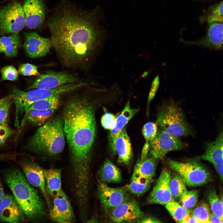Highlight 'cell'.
<instances>
[{
  "instance_id": "1",
  "label": "cell",
  "mask_w": 223,
  "mask_h": 223,
  "mask_svg": "<svg viewBox=\"0 0 223 223\" xmlns=\"http://www.w3.org/2000/svg\"><path fill=\"white\" fill-rule=\"evenodd\" d=\"M94 17L67 9L49 21L52 45L65 67H87L102 48L106 33Z\"/></svg>"
},
{
  "instance_id": "2",
  "label": "cell",
  "mask_w": 223,
  "mask_h": 223,
  "mask_svg": "<svg viewBox=\"0 0 223 223\" xmlns=\"http://www.w3.org/2000/svg\"><path fill=\"white\" fill-rule=\"evenodd\" d=\"M91 99L86 94L73 95L62 111L64 132L70 151L76 186L80 189L89 186L92 150L96 135Z\"/></svg>"
},
{
  "instance_id": "3",
  "label": "cell",
  "mask_w": 223,
  "mask_h": 223,
  "mask_svg": "<svg viewBox=\"0 0 223 223\" xmlns=\"http://www.w3.org/2000/svg\"><path fill=\"white\" fill-rule=\"evenodd\" d=\"M4 177L27 221H35L45 216L44 201L20 170L17 168L7 170L4 173Z\"/></svg>"
},
{
  "instance_id": "4",
  "label": "cell",
  "mask_w": 223,
  "mask_h": 223,
  "mask_svg": "<svg viewBox=\"0 0 223 223\" xmlns=\"http://www.w3.org/2000/svg\"><path fill=\"white\" fill-rule=\"evenodd\" d=\"M65 138L62 119L56 117L38 129L29 139L28 146L34 152L54 156L63 150Z\"/></svg>"
},
{
  "instance_id": "5",
  "label": "cell",
  "mask_w": 223,
  "mask_h": 223,
  "mask_svg": "<svg viewBox=\"0 0 223 223\" xmlns=\"http://www.w3.org/2000/svg\"><path fill=\"white\" fill-rule=\"evenodd\" d=\"M156 116V123L159 128L173 135L179 137L193 133L184 112L172 99L163 103Z\"/></svg>"
},
{
  "instance_id": "6",
  "label": "cell",
  "mask_w": 223,
  "mask_h": 223,
  "mask_svg": "<svg viewBox=\"0 0 223 223\" xmlns=\"http://www.w3.org/2000/svg\"><path fill=\"white\" fill-rule=\"evenodd\" d=\"M80 83H71L52 89H35L24 91L14 88L11 95L15 105L16 116L23 112L24 108L32 103L41 100L56 96H61L70 93L81 87Z\"/></svg>"
},
{
  "instance_id": "7",
  "label": "cell",
  "mask_w": 223,
  "mask_h": 223,
  "mask_svg": "<svg viewBox=\"0 0 223 223\" xmlns=\"http://www.w3.org/2000/svg\"><path fill=\"white\" fill-rule=\"evenodd\" d=\"M167 162L169 167L180 176L186 185L200 186L210 179L208 171L196 161L180 162L167 159Z\"/></svg>"
},
{
  "instance_id": "8",
  "label": "cell",
  "mask_w": 223,
  "mask_h": 223,
  "mask_svg": "<svg viewBox=\"0 0 223 223\" xmlns=\"http://www.w3.org/2000/svg\"><path fill=\"white\" fill-rule=\"evenodd\" d=\"M26 25L22 6L14 2L0 10V32L5 33H17Z\"/></svg>"
},
{
  "instance_id": "9",
  "label": "cell",
  "mask_w": 223,
  "mask_h": 223,
  "mask_svg": "<svg viewBox=\"0 0 223 223\" xmlns=\"http://www.w3.org/2000/svg\"><path fill=\"white\" fill-rule=\"evenodd\" d=\"M186 146L179 137L159 128L155 137L149 143V151L151 156L158 159L170 151L180 150Z\"/></svg>"
},
{
  "instance_id": "10",
  "label": "cell",
  "mask_w": 223,
  "mask_h": 223,
  "mask_svg": "<svg viewBox=\"0 0 223 223\" xmlns=\"http://www.w3.org/2000/svg\"><path fill=\"white\" fill-rule=\"evenodd\" d=\"M79 82L77 76L68 72L50 71L40 75L29 88L52 89Z\"/></svg>"
},
{
  "instance_id": "11",
  "label": "cell",
  "mask_w": 223,
  "mask_h": 223,
  "mask_svg": "<svg viewBox=\"0 0 223 223\" xmlns=\"http://www.w3.org/2000/svg\"><path fill=\"white\" fill-rule=\"evenodd\" d=\"M110 211V219L114 222L137 223L144 215L137 202L131 198Z\"/></svg>"
},
{
  "instance_id": "12",
  "label": "cell",
  "mask_w": 223,
  "mask_h": 223,
  "mask_svg": "<svg viewBox=\"0 0 223 223\" xmlns=\"http://www.w3.org/2000/svg\"><path fill=\"white\" fill-rule=\"evenodd\" d=\"M171 175L170 171L167 168L162 170L148 198V203L166 205L172 201L169 188Z\"/></svg>"
},
{
  "instance_id": "13",
  "label": "cell",
  "mask_w": 223,
  "mask_h": 223,
  "mask_svg": "<svg viewBox=\"0 0 223 223\" xmlns=\"http://www.w3.org/2000/svg\"><path fill=\"white\" fill-rule=\"evenodd\" d=\"M98 196L103 207L111 210L130 198L125 188L110 187L103 182L98 186Z\"/></svg>"
},
{
  "instance_id": "14",
  "label": "cell",
  "mask_w": 223,
  "mask_h": 223,
  "mask_svg": "<svg viewBox=\"0 0 223 223\" xmlns=\"http://www.w3.org/2000/svg\"><path fill=\"white\" fill-rule=\"evenodd\" d=\"M19 163L28 182L40 189L50 207L46 188L44 170L34 162L27 159H23Z\"/></svg>"
},
{
  "instance_id": "15",
  "label": "cell",
  "mask_w": 223,
  "mask_h": 223,
  "mask_svg": "<svg viewBox=\"0 0 223 223\" xmlns=\"http://www.w3.org/2000/svg\"><path fill=\"white\" fill-rule=\"evenodd\" d=\"M53 206L50 215L54 221L62 223H71L74 220V215L70 201L62 190L53 198Z\"/></svg>"
},
{
  "instance_id": "16",
  "label": "cell",
  "mask_w": 223,
  "mask_h": 223,
  "mask_svg": "<svg viewBox=\"0 0 223 223\" xmlns=\"http://www.w3.org/2000/svg\"><path fill=\"white\" fill-rule=\"evenodd\" d=\"M24 47L31 58L43 57L49 52L52 45L51 40L40 36L35 32L25 33Z\"/></svg>"
},
{
  "instance_id": "17",
  "label": "cell",
  "mask_w": 223,
  "mask_h": 223,
  "mask_svg": "<svg viewBox=\"0 0 223 223\" xmlns=\"http://www.w3.org/2000/svg\"><path fill=\"white\" fill-rule=\"evenodd\" d=\"M223 22L208 24L205 37L196 41H187L182 38V42L187 44L202 46L210 49L221 50L223 48Z\"/></svg>"
},
{
  "instance_id": "18",
  "label": "cell",
  "mask_w": 223,
  "mask_h": 223,
  "mask_svg": "<svg viewBox=\"0 0 223 223\" xmlns=\"http://www.w3.org/2000/svg\"><path fill=\"white\" fill-rule=\"evenodd\" d=\"M27 220L13 196L5 195L0 200V221L17 223L25 222Z\"/></svg>"
},
{
  "instance_id": "19",
  "label": "cell",
  "mask_w": 223,
  "mask_h": 223,
  "mask_svg": "<svg viewBox=\"0 0 223 223\" xmlns=\"http://www.w3.org/2000/svg\"><path fill=\"white\" fill-rule=\"evenodd\" d=\"M26 26L34 29L40 27L45 19V10L42 0H26L22 7Z\"/></svg>"
},
{
  "instance_id": "20",
  "label": "cell",
  "mask_w": 223,
  "mask_h": 223,
  "mask_svg": "<svg viewBox=\"0 0 223 223\" xmlns=\"http://www.w3.org/2000/svg\"><path fill=\"white\" fill-rule=\"evenodd\" d=\"M139 110L138 108H131L129 99L121 113L116 118L115 125L110 130L108 136L109 147L113 154L116 155L115 144L117 138L125 125Z\"/></svg>"
},
{
  "instance_id": "21",
  "label": "cell",
  "mask_w": 223,
  "mask_h": 223,
  "mask_svg": "<svg viewBox=\"0 0 223 223\" xmlns=\"http://www.w3.org/2000/svg\"><path fill=\"white\" fill-rule=\"evenodd\" d=\"M115 150L116 154L118 155V162L129 165L133 158V153L126 127L122 129L116 140Z\"/></svg>"
},
{
  "instance_id": "22",
  "label": "cell",
  "mask_w": 223,
  "mask_h": 223,
  "mask_svg": "<svg viewBox=\"0 0 223 223\" xmlns=\"http://www.w3.org/2000/svg\"><path fill=\"white\" fill-rule=\"evenodd\" d=\"M156 159L151 155L142 161L138 159L134 168L131 180L140 177L151 180L154 176L156 165Z\"/></svg>"
},
{
  "instance_id": "23",
  "label": "cell",
  "mask_w": 223,
  "mask_h": 223,
  "mask_svg": "<svg viewBox=\"0 0 223 223\" xmlns=\"http://www.w3.org/2000/svg\"><path fill=\"white\" fill-rule=\"evenodd\" d=\"M61 173L62 170L59 168L44 170L46 193L52 199L62 190Z\"/></svg>"
},
{
  "instance_id": "24",
  "label": "cell",
  "mask_w": 223,
  "mask_h": 223,
  "mask_svg": "<svg viewBox=\"0 0 223 223\" xmlns=\"http://www.w3.org/2000/svg\"><path fill=\"white\" fill-rule=\"evenodd\" d=\"M223 133L222 132L215 141L207 143L206 151L201 158L213 165L223 159Z\"/></svg>"
},
{
  "instance_id": "25",
  "label": "cell",
  "mask_w": 223,
  "mask_h": 223,
  "mask_svg": "<svg viewBox=\"0 0 223 223\" xmlns=\"http://www.w3.org/2000/svg\"><path fill=\"white\" fill-rule=\"evenodd\" d=\"M98 176L103 182L119 183L122 179L120 169L107 159H106L99 170Z\"/></svg>"
},
{
  "instance_id": "26",
  "label": "cell",
  "mask_w": 223,
  "mask_h": 223,
  "mask_svg": "<svg viewBox=\"0 0 223 223\" xmlns=\"http://www.w3.org/2000/svg\"><path fill=\"white\" fill-rule=\"evenodd\" d=\"M20 45V40L17 33L0 38V53H3L9 57L17 56Z\"/></svg>"
},
{
  "instance_id": "27",
  "label": "cell",
  "mask_w": 223,
  "mask_h": 223,
  "mask_svg": "<svg viewBox=\"0 0 223 223\" xmlns=\"http://www.w3.org/2000/svg\"><path fill=\"white\" fill-rule=\"evenodd\" d=\"M61 96H56L36 101L25 107L24 110L25 113L32 110H56L59 106Z\"/></svg>"
},
{
  "instance_id": "28",
  "label": "cell",
  "mask_w": 223,
  "mask_h": 223,
  "mask_svg": "<svg viewBox=\"0 0 223 223\" xmlns=\"http://www.w3.org/2000/svg\"><path fill=\"white\" fill-rule=\"evenodd\" d=\"M199 20L201 23L206 22L208 24L223 22L222 1L210 6Z\"/></svg>"
},
{
  "instance_id": "29",
  "label": "cell",
  "mask_w": 223,
  "mask_h": 223,
  "mask_svg": "<svg viewBox=\"0 0 223 223\" xmlns=\"http://www.w3.org/2000/svg\"><path fill=\"white\" fill-rule=\"evenodd\" d=\"M55 110H31L25 114L24 119L34 125H42L49 120L54 114Z\"/></svg>"
},
{
  "instance_id": "30",
  "label": "cell",
  "mask_w": 223,
  "mask_h": 223,
  "mask_svg": "<svg viewBox=\"0 0 223 223\" xmlns=\"http://www.w3.org/2000/svg\"><path fill=\"white\" fill-rule=\"evenodd\" d=\"M151 180L140 177L131 180V182L125 186L127 191L137 196H140L146 192L149 189Z\"/></svg>"
},
{
  "instance_id": "31",
  "label": "cell",
  "mask_w": 223,
  "mask_h": 223,
  "mask_svg": "<svg viewBox=\"0 0 223 223\" xmlns=\"http://www.w3.org/2000/svg\"><path fill=\"white\" fill-rule=\"evenodd\" d=\"M165 207L176 222L182 223L189 215L191 210L185 208L177 202L171 201L165 205Z\"/></svg>"
},
{
  "instance_id": "32",
  "label": "cell",
  "mask_w": 223,
  "mask_h": 223,
  "mask_svg": "<svg viewBox=\"0 0 223 223\" xmlns=\"http://www.w3.org/2000/svg\"><path fill=\"white\" fill-rule=\"evenodd\" d=\"M185 182L180 176L176 172L171 176L169 188L172 198H179L187 190Z\"/></svg>"
},
{
  "instance_id": "33",
  "label": "cell",
  "mask_w": 223,
  "mask_h": 223,
  "mask_svg": "<svg viewBox=\"0 0 223 223\" xmlns=\"http://www.w3.org/2000/svg\"><path fill=\"white\" fill-rule=\"evenodd\" d=\"M191 214L198 223H209L210 212L208 204L205 202L199 203L194 209Z\"/></svg>"
},
{
  "instance_id": "34",
  "label": "cell",
  "mask_w": 223,
  "mask_h": 223,
  "mask_svg": "<svg viewBox=\"0 0 223 223\" xmlns=\"http://www.w3.org/2000/svg\"><path fill=\"white\" fill-rule=\"evenodd\" d=\"M208 202L212 213L223 220V198L220 199L215 190L210 191L208 195Z\"/></svg>"
},
{
  "instance_id": "35",
  "label": "cell",
  "mask_w": 223,
  "mask_h": 223,
  "mask_svg": "<svg viewBox=\"0 0 223 223\" xmlns=\"http://www.w3.org/2000/svg\"><path fill=\"white\" fill-rule=\"evenodd\" d=\"M198 196V193L196 190H187L179 197L180 202L183 207L190 209L197 204Z\"/></svg>"
},
{
  "instance_id": "36",
  "label": "cell",
  "mask_w": 223,
  "mask_h": 223,
  "mask_svg": "<svg viewBox=\"0 0 223 223\" xmlns=\"http://www.w3.org/2000/svg\"><path fill=\"white\" fill-rule=\"evenodd\" d=\"M12 102L11 96L0 99V125L6 124Z\"/></svg>"
},
{
  "instance_id": "37",
  "label": "cell",
  "mask_w": 223,
  "mask_h": 223,
  "mask_svg": "<svg viewBox=\"0 0 223 223\" xmlns=\"http://www.w3.org/2000/svg\"><path fill=\"white\" fill-rule=\"evenodd\" d=\"M158 129L156 122H148L144 125L142 132L146 140L145 145H149L150 142L155 137Z\"/></svg>"
},
{
  "instance_id": "38",
  "label": "cell",
  "mask_w": 223,
  "mask_h": 223,
  "mask_svg": "<svg viewBox=\"0 0 223 223\" xmlns=\"http://www.w3.org/2000/svg\"><path fill=\"white\" fill-rule=\"evenodd\" d=\"M2 75L1 80L15 81L18 77V73L13 66H8L2 68L0 69Z\"/></svg>"
},
{
  "instance_id": "39",
  "label": "cell",
  "mask_w": 223,
  "mask_h": 223,
  "mask_svg": "<svg viewBox=\"0 0 223 223\" xmlns=\"http://www.w3.org/2000/svg\"><path fill=\"white\" fill-rule=\"evenodd\" d=\"M19 72L25 76H39L40 74L37 67L34 65L27 63L20 65L19 68Z\"/></svg>"
},
{
  "instance_id": "40",
  "label": "cell",
  "mask_w": 223,
  "mask_h": 223,
  "mask_svg": "<svg viewBox=\"0 0 223 223\" xmlns=\"http://www.w3.org/2000/svg\"><path fill=\"white\" fill-rule=\"evenodd\" d=\"M116 118L112 114L106 112L101 118V123L102 126L104 129L111 130L115 125Z\"/></svg>"
},
{
  "instance_id": "41",
  "label": "cell",
  "mask_w": 223,
  "mask_h": 223,
  "mask_svg": "<svg viewBox=\"0 0 223 223\" xmlns=\"http://www.w3.org/2000/svg\"><path fill=\"white\" fill-rule=\"evenodd\" d=\"M13 133V130L6 124L0 125V146L4 144Z\"/></svg>"
},
{
  "instance_id": "42",
  "label": "cell",
  "mask_w": 223,
  "mask_h": 223,
  "mask_svg": "<svg viewBox=\"0 0 223 223\" xmlns=\"http://www.w3.org/2000/svg\"><path fill=\"white\" fill-rule=\"evenodd\" d=\"M159 75H157L155 77L151 83L150 90L148 98V106L150 104V102L155 97L159 87Z\"/></svg>"
},
{
  "instance_id": "43",
  "label": "cell",
  "mask_w": 223,
  "mask_h": 223,
  "mask_svg": "<svg viewBox=\"0 0 223 223\" xmlns=\"http://www.w3.org/2000/svg\"><path fill=\"white\" fill-rule=\"evenodd\" d=\"M162 222L159 220L150 216H143L137 223H161Z\"/></svg>"
},
{
  "instance_id": "44",
  "label": "cell",
  "mask_w": 223,
  "mask_h": 223,
  "mask_svg": "<svg viewBox=\"0 0 223 223\" xmlns=\"http://www.w3.org/2000/svg\"><path fill=\"white\" fill-rule=\"evenodd\" d=\"M223 160H221L218 162L213 165L214 167L218 174L221 181L222 182L223 180Z\"/></svg>"
},
{
  "instance_id": "45",
  "label": "cell",
  "mask_w": 223,
  "mask_h": 223,
  "mask_svg": "<svg viewBox=\"0 0 223 223\" xmlns=\"http://www.w3.org/2000/svg\"><path fill=\"white\" fill-rule=\"evenodd\" d=\"M210 223H223V220L218 216L212 213L210 215L209 217Z\"/></svg>"
},
{
  "instance_id": "46",
  "label": "cell",
  "mask_w": 223,
  "mask_h": 223,
  "mask_svg": "<svg viewBox=\"0 0 223 223\" xmlns=\"http://www.w3.org/2000/svg\"><path fill=\"white\" fill-rule=\"evenodd\" d=\"M182 223H196L198 222L191 214H190L183 221Z\"/></svg>"
},
{
  "instance_id": "47",
  "label": "cell",
  "mask_w": 223,
  "mask_h": 223,
  "mask_svg": "<svg viewBox=\"0 0 223 223\" xmlns=\"http://www.w3.org/2000/svg\"><path fill=\"white\" fill-rule=\"evenodd\" d=\"M15 155L9 154L0 153V160L13 159Z\"/></svg>"
},
{
  "instance_id": "48",
  "label": "cell",
  "mask_w": 223,
  "mask_h": 223,
  "mask_svg": "<svg viewBox=\"0 0 223 223\" xmlns=\"http://www.w3.org/2000/svg\"><path fill=\"white\" fill-rule=\"evenodd\" d=\"M5 195L3 188L0 180V200L4 197Z\"/></svg>"
},
{
  "instance_id": "49",
  "label": "cell",
  "mask_w": 223,
  "mask_h": 223,
  "mask_svg": "<svg viewBox=\"0 0 223 223\" xmlns=\"http://www.w3.org/2000/svg\"><path fill=\"white\" fill-rule=\"evenodd\" d=\"M98 220L97 219V218L94 216L92 218H91L90 220H89V221L87 222H98V221H97Z\"/></svg>"
},
{
  "instance_id": "50",
  "label": "cell",
  "mask_w": 223,
  "mask_h": 223,
  "mask_svg": "<svg viewBox=\"0 0 223 223\" xmlns=\"http://www.w3.org/2000/svg\"><path fill=\"white\" fill-rule=\"evenodd\" d=\"M148 74V72H144V73H143V75L144 76H143V77L146 76Z\"/></svg>"
},
{
  "instance_id": "51",
  "label": "cell",
  "mask_w": 223,
  "mask_h": 223,
  "mask_svg": "<svg viewBox=\"0 0 223 223\" xmlns=\"http://www.w3.org/2000/svg\"><path fill=\"white\" fill-rule=\"evenodd\" d=\"M196 1H206L207 0H195Z\"/></svg>"
}]
</instances>
